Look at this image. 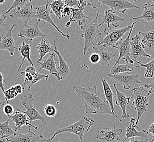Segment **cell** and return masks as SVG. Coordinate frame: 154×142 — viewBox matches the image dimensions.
I'll return each instance as SVG.
<instances>
[{
	"label": "cell",
	"instance_id": "cell-1",
	"mask_svg": "<svg viewBox=\"0 0 154 142\" xmlns=\"http://www.w3.org/2000/svg\"><path fill=\"white\" fill-rule=\"evenodd\" d=\"M73 88L84 104L86 114H108L113 115L122 122V119L113 113L105 96L98 91L95 85L85 88L73 84Z\"/></svg>",
	"mask_w": 154,
	"mask_h": 142
},
{
	"label": "cell",
	"instance_id": "cell-2",
	"mask_svg": "<svg viewBox=\"0 0 154 142\" xmlns=\"http://www.w3.org/2000/svg\"><path fill=\"white\" fill-rule=\"evenodd\" d=\"M94 122L95 120L94 119L84 116L79 121L71 125L58 129L50 138L46 140H41L39 142H54V138L57 134L65 132L73 133L79 138L80 141H82L84 134L89 132L90 129L94 124Z\"/></svg>",
	"mask_w": 154,
	"mask_h": 142
},
{
	"label": "cell",
	"instance_id": "cell-3",
	"mask_svg": "<svg viewBox=\"0 0 154 142\" xmlns=\"http://www.w3.org/2000/svg\"><path fill=\"white\" fill-rule=\"evenodd\" d=\"M99 11L97 12L96 18L88 24H85L80 27L82 37L84 39V47L83 49V54L85 56L88 55L90 48L96 39L100 37L102 40V33L99 30L98 24V18L99 16Z\"/></svg>",
	"mask_w": 154,
	"mask_h": 142
},
{
	"label": "cell",
	"instance_id": "cell-4",
	"mask_svg": "<svg viewBox=\"0 0 154 142\" xmlns=\"http://www.w3.org/2000/svg\"><path fill=\"white\" fill-rule=\"evenodd\" d=\"M132 96L134 101L131 104L135 106V109L137 113V118L135 126L138 127L139 119L144 113L147 112V107L149 106V93L148 91L145 90L144 86H139L132 89Z\"/></svg>",
	"mask_w": 154,
	"mask_h": 142
},
{
	"label": "cell",
	"instance_id": "cell-5",
	"mask_svg": "<svg viewBox=\"0 0 154 142\" xmlns=\"http://www.w3.org/2000/svg\"><path fill=\"white\" fill-rule=\"evenodd\" d=\"M26 88L24 87V90L23 92L19 95V98L21 101V103L23 106L25 108L26 110L23 111L18 108V110L25 114L29 119V121L31 124V122L35 120H40L42 123L45 124V120L43 117L40 114L38 111L36 110L35 107L33 106V96L30 92Z\"/></svg>",
	"mask_w": 154,
	"mask_h": 142
},
{
	"label": "cell",
	"instance_id": "cell-6",
	"mask_svg": "<svg viewBox=\"0 0 154 142\" xmlns=\"http://www.w3.org/2000/svg\"><path fill=\"white\" fill-rule=\"evenodd\" d=\"M132 26V25L125 26L123 28L116 30L112 29L107 33L106 36L103 39H102L101 41L98 42L96 45H102L105 48L112 47L114 49L118 42L124 36L125 34L130 31Z\"/></svg>",
	"mask_w": 154,
	"mask_h": 142
},
{
	"label": "cell",
	"instance_id": "cell-7",
	"mask_svg": "<svg viewBox=\"0 0 154 142\" xmlns=\"http://www.w3.org/2000/svg\"><path fill=\"white\" fill-rule=\"evenodd\" d=\"M136 23L137 21H134L132 24V26L130 31H129L130 32L128 37H126V39L124 40L122 39L120 41H119L118 42V43L114 48V49L116 48L117 49V51H118L119 53V58L116 60V61L115 65L119 64L120 60L122 58L125 60L126 63L134 65V61L130 58V36L134 29V26Z\"/></svg>",
	"mask_w": 154,
	"mask_h": 142
},
{
	"label": "cell",
	"instance_id": "cell-8",
	"mask_svg": "<svg viewBox=\"0 0 154 142\" xmlns=\"http://www.w3.org/2000/svg\"><path fill=\"white\" fill-rule=\"evenodd\" d=\"M107 76L115 80L116 85H122L125 90H129L135 84L141 83L138 79L139 74H131L129 72H125L118 74H107Z\"/></svg>",
	"mask_w": 154,
	"mask_h": 142
},
{
	"label": "cell",
	"instance_id": "cell-9",
	"mask_svg": "<svg viewBox=\"0 0 154 142\" xmlns=\"http://www.w3.org/2000/svg\"><path fill=\"white\" fill-rule=\"evenodd\" d=\"M9 17L13 19H19L23 21L24 26L28 25V23L31 21L33 18H36V11H34L33 8L32 1L27 3L24 7L15 9Z\"/></svg>",
	"mask_w": 154,
	"mask_h": 142
},
{
	"label": "cell",
	"instance_id": "cell-10",
	"mask_svg": "<svg viewBox=\"0 0 154 142\" xmlns=\"http://www.w3.org/2000/svg\"><path fill=\"white\" fill-rule=\"evenodd\" d=\"M130 58L134 62V60L140 57L150 58V55L146 53L144 51L145 46L142 43V37L137 34L130 39Z\"/></svg>",
	"mask_w": 154,
	"mask_h": 142
},
{
	"label": "cell",
	"instance_id": "cell-11",
	"mask_svg": "<svg viewBox=\"0 0 154 142\" xmlns=\"http://www.w3.org/2000/svg\"><path fill=\"white\" fill-rule=\"evenodd\" d=\"M122 131V129L117 128L116 126H114L112 130H110L109 127L107 126L105 130H101L96 134L95 137V138L100 140L101 142H122L120 136Z\"/></svg>",
	"mask_w": 154,
	"mask_h": 142
},
{
	"label": "cell",
	"instance_id": "cell-12",
	"mask_svg": "<svg viewBox=\"0 0 154 142\" xmlns=\"http://www.w3.org/2000/svg\"><path fill=\"white\" fill-rule=\"evenodd\" d=\"M49 3H50L49 1H46V5L45 6H38L36 7L35 8L36 18L40 20H43L47 22L49 24H51L54 27L57 29V31L61 34L62 36L65 37L67 39H70L71 36L69 35V34L68 33L65 34L62 32V31L58 28V27L54 23L53 19L51 18V12H49L48 10V7H49Z\"/></svg>",
	"mask_w": 154,
	"mask_h": 142
},
{
	"label": "cell",
	"instance_id": "cell-13",
	"mask_svg": "<svg viewBox=\"0 0 154 142\" xmlns=\"http://www.w3.org/2000/svg\"><path fill=\"white\" fill-rule=\"evenodd\" d=\"M41 21L38 20L35 23L32 25H27L25 26L24 29L20 30L18 33V37L27 39L29 41H32L34 39L38 37H45V35L39 29L38 24Z\"/></svg>",
	"mask_w": 154,
	"mask_h": 142
},
{
	"label": "cell",
	"instance_id": "cell-14",
	"mask_svg": "<svg viewBox=\"0 0 154 142\" xmlns=\"http://www.w3.org/2000/svg\"><path fill=\"white\" fill-rule=\"evenodd\" d=\"M134 1L129 2L128 1H110V0H101L102 4L109 7L110 9L114 12H120L124 14L128 9L139 8V6H137Z\"/></svg>",
	"mask_w": 154,
	"mask_h": 142
},
{
	"label": "cell",
	"instance_id": "cell-15",
	"mask_svg": "<svg viewBox=\"0 0 154 142\" xmlns=\"http://www.w3.org/2000/svg\"><path fill=\"white\" fill-rule=\"evenodd\" d=\"M18 26V25L13 24L9 30L0 37V50L8 51L11 56H13L15 49H18L15 47L14 39L12 35L13 29Z\"/></svg>",
	"mask_w": 154,
	"mask_h": 142
},
{
	"label": "cell",
	"instance_id": "cell-16",
	"mask_svg": "<svg viewBox=\"0 0 154 142\" xmlns=\"http://www.w3.org/2000/svg\"><path fill=\"white\" fill-rule=\"evenodd\" d=\"M124 21V19L116 15V13L112 11L111 9H107L105 11L102 17V22L98 24V27L100 26L103 24H107V27L104 30V33L106 35L107 33L112 29V25L115 27H118L120 23Z\"/></svg>",
	"mask_w": 154,
	"mask_h": 142
},
{
	"label": "cell",
	"instance_id": "cell-17",
	"mask_svg": "<svg viewBox=\"0 0 154 142\" xmlns=\"http://www.w3.org/2000/svg\"><path fill=\"white\" fill-rule=\"evenodd\" d=\"M86 6H87L86 1H79V5L77 8H72V14L69 20L66 24V27H69L73 21L77 22L80 27L86 24L85 21L88 17L84 13V9Z\"/></svg>",
	"mask_w": 154,
	"mask_h": 142
},
{
	"label": "cell",
	"instance_id": "cell-18",
	"mask_svg": "<svg viewBox=\"0 0 154 142\" xmlns=\"http://www.w3.org/2000/svg\"><path fill=\"white\" fill-rule=\"evenodd\" d=\"M8 118L9 120H11L12 122H14L15 124L14 131L16 133L17 131H20L21 128L24 125L28 126L30 127H33L36 130H38V126H35L30 123L29 121V119L27 118V116L24 113L20 112L18 110V108H16V112L12 116H8Z\"/></svg>",
	"mask_w": 154,
	"mask_h": 142
},
{
	"label": "cell",
	"instance_id": "cell-19",
	"mask_svg": "<svg viewBox=\"0 0 154 142\" xmlns=\"http://www.w3.org/2000/svg\"><path fill=\"white\" fill-rule=\"evenodd\" d=\"M136 122V118H132L130 122L126 124V137L122 142H125L127 139L133 137H139L143 139H146L148 137L150 134L147 132V131L142 130L140 132L137 131L136 128H139V127L135 126Z\"/></svg>",
	"mask_w": 154,
	"mask_h": 142
},
{
	"label": "cell",
	"instance_id": "cell-20",
	"mask_svg": "<svg viewBox=\"0 0 154 142\" xmlns=\"http://www.w3.org/2000/svg\"><path fill=\"white\" fill-rule=\"evenodd\" d=\"M43 138L42 134L37 135L31 131V127H29L28 132L22 134L20 133H16L14 136L6 138V142H39Z\"/></svg>",
	"mask_w": 154,
	"mask_h": 142
},
{
	"label": "cell",
	"instance_id": "cell-21",
	"mask_svg": "<svg viewBox=\"0 0 154 142\" xmlns=\"http://www.w3.org/2000/svg\"><path fill=\"white\" fill-rule=\"evenodd\" d=\"M113 87L116 90V103L117 106H120L122 112V117L123 119H127L129 118L130 115L129 113L126 112V107L129 104H131L130 100L132 97H126V94L122 93V92L119 91L118 89L116 88V85L114 83L113 84Z\"/></svg>",
	"mask_w": 154,
	"mask_h": 142
},
{
	"label": "cell",
	"instance_id": "cell-22",
	"mask_svg": "<svg viewBox=\"0 0 154 142\" xmlns=\"http://www.w3.org/2000/svg\"><path fill=\"white\" fill-rule=\"evenodd\" d=\"M54 51L57 54L59 60V66L57 68V74L59 76V80H61L65 79L66 78H67L70 74V70L67 63L66 62L65 60L63 59L61 55L60 54L59 51L57 49V46L55 45V42L54 41Z\"/></svg>",
	"mask_w": 154,
	"mask_h": 142
},
{
	"label": "cell",
	"instance_id": "cell-23",
	"mask_svg": "<svg viewBox=\"0 0 154 142\" xmlns=\"http://www.w3.org/2000/svg\"><path fill=\"white\" fill-rule=\"evenodd\" d=\"M54 57L55 54H51L48 58L42 61L43 62H38L37 61L36 63L41 66L39 71L43 69H46L50 72L51 75L57 77V80H59V76L57 71V62L54 60Z\"/></svg>",
	"mask_w": 154,
	"mask_h": 142
},
{
	"label": "cell",
	"instance_id": "cell-24",
	"mask_svg": "<svg viewBox=\"0 0 154 142\" xmlns=\"http://www.w3.org/2000/svg\"><path fill=\"white\" fill-rule=\"evenodd\" d=\"M37 49L38 51L39 58L37 61L41 62L43 57H45L47 54H53L54 45H51V43L48 41L45 37H41V41L38 44L37 46Z\"/></svg>",
	"mask_w": 154,
	"mask_h": 142
},
{
	"label": "cell",
	"instance_id": "cell-25",
	"mask_svg": "<svg viewBox=\"0 0 154 142\" xmlns=\"http://www.w3.org/2000/svg\"><path fill=\"white\" fill-rule=\"evenodd\" d=\"M93 49L95 51V53H97L100 57L99 63L101 64V65L108 66L114 61V58L116 55V54L110 52L109 51H105L103 48L98 49L96 47H94Z\"/></svg>",
	"mask_w": 154,
	"mask_h": 142
},
{
	"label": "cell",
	"instance_id": "cell-26",
	"mask_svg": "<svg viewBox=\"0 0 154 142\" xmlns=\"http://www.w3.org/2000/svg\"><path fill=\"white\" fill-rule=\"evenodd\" d=\"M142 7L144 8V11L142 15L138 17H134L132 16V19L134 20L144 19L149 23L154 21V5L151 4L149 1H148L143 5Z\"/></svg>",
	"mask_w": 154,
	"mask_h": 142
},
{
	"label": "cell",
	"instance_id": "cell-27",
	"mask_svg": "<svg viewBox=\"0 0 154 142\" xmlns=\"http://www.w3.org/2000/svg\"><path fill=\"white\" fill-rule=\"evenodd\" d=\"M19 53H20L21 55L23 57V60L21 61L20 65L18 68V71L20 70L21 67H22L23 65L24 64V60L26 59L27 62H29L31 66L34 67V65L33 63L32 60L31 59L30 55H31V45L29 43H27L25 42H23L18 49Z\"/></svg>",
	"mask_w": 154,
	"mask_h": 142
},
{
	"label": "cell",
	"instance_id": "cell-28",
	"mask_svg": "<svg viewBox=\"0 0 154 142\" xmlns=\"http://www.w3.org/2000/svg\"><path fill=\"white\" fill-rule=\"evenodd\" d=\"M101 79L102 85H103V88L104 96L106 98L107 102L109 104L110 106L113 113L114 114H116L114 103H113V99H114V96H116V95L113 94V92L112 91V89H111V86H110L109 84L108 83H107L106 80L102 77H101Z\"/></svg>",
	"mask_w": 154,
	"mask_h": 142
},
{
	"label": "cell",
	"instance_id": "cell-29",
	"mask_svg": "<svg viewBox=\"0 0 154 142\" xmlns=\"http://www.w3.org/2000/svg\"><path fill=\"white\" fill-rule=\"evenodd\" d=\"M37 73L36 68L32 66H29L26 69V71L21 72V75L24 76L25 81L23 85V87L26 86L27 89L31 91V88L32 87V82L33 75Z\"/></svg>",
	"mask_w": 154,
	"mask_h": 142
},
{
	"label": "cell",
	"instance_id": "cell-30",
	"mask_svg": "<svg viewBox=\"0 0 154 142\" xmlns=\"http://www.w3.org/2000/svg\"><path fill=\"white\" fill-rule=\"evenodd\" d=\"M24 90V88L20 84H17L12 86L7 90L4 93L6 103H8V101L13 100L14 98L21 95Z\"/></svg>",
	"mask_w": 154,
	"mask_h": 142
},
{
	"label": "cell",
	"instance_id": "cell-31",
	"mask_svg": "<svg viewBox=\"0 0 154 142\" xmlns=\"http://www.w3.org/2000/svg\"><path fill=\"white\" fill-rule=\"evenodd\" d=\"M49 6L51 8V13H53L56 15V18L61 19L63 18V12L65 8V4L63 1H50Z\"/></svg>",
	"mask_w": 154,
	"mask_h": 142
},
{
	"label": "cell",
	"instance_id": "cell-32",
	"mask_svg": "<svg viewBox=\"0 0 154 142\" xmlns=\"http://www.w3.org/2000/svg\"><path fill=\"white\" fill-rule=\"evenodd\" d=\"M9 119L6 122L0 123V137L2 138L6 139L13 136L16 132L9 124Z\"/></svg>",
	"mask_w": 154,
	"mask_h": 142
},
{
	"label": "cell",
	"instance_id": "cell-33",
	"mask_svg": "<svg viewBox=\"0 0 154 142\" xmlns=\"http://www.w3.org/2000/svg\"><path fill=\"white\" fill-rule=\"evenodd\" d=\"M134 69V65L126 63L124 65H114L113 67L111 68L110 72L112 74H118L123 73L125 72H131Z\"/></svg>",
	"mask_w": 154,
	"mask_h": 142
},
{
	"label": "cell",
	"instance_id": "cell-34",
	"mask_svg": "<svg viewBox=\"0 0 154 142\" xmlns=\"http://www.w3.org/2000/svg\"><path fill=\"white\" fill-rule=\"evenodd\" d=\"M139 35L143 36L142 43L146 44L150 50L154 47V30L148 32H140L138 31Z\"/></svg>",
	"mask_w": 154,
	"mask_h": 142
},
{
	"label": "cell",
	"instance_id": "cell-35",
	"mask_svg": "<svg viewBox=\"0 0 154 142\" xmlns=\"http://www.w3.org/2000/svg\"><path fill=\"white\" fill-rule=\"evenodd\" d=\"M134 61L136 62L139 64V66H137V68L138 67H145L146 68V72H145L144 76L146 78H153L154 76V58L151 60L150 62H148L146 64H143L142 63L134 60Z\"/></svg>",
	"mask_w": 154,
	"mask_h": 142
},
{
	"label": "cell",
	"instance_id": "cell-36",
	"mask_svg": "<svg viewBox=\"0 0 154 142\" xmlns=\"http://www.w3.org/2000/svg\"><path fill=\"white\" fill-rule=\"evenodd\" d=\"M43 110L46 116L49 118H53L57 116V110L56 107L51 104H45Z\"/></svg>",
	"mask_w": 154,
	"mask_h": 142
},
{
	"label": "cell",
	"instance_id": "cell-37",
	"mask_svg": "<svg viewBox=\"0 0 154 142\" xmlns=\"http://www.w3.org/2000/svg\"><path fill=\"white\" fill-rule=\"evenodd\" d=\"M31 1H29V0H14V2H13L11 6L9 7L8 10L5 13V15L6 14H7L10 12V11L13 9H16L18 8H20L24 6H25L29 2H30Z\"/></svg>",
	"mask_w": 154,
	"mask_h": 142
},
{
	"label": "cell",
	"instance_id": "cell-38",
	"mask_svg": "<svg viewBox=\"0 0 154 142\" xmlns=\"http://www.w3.org/2000/svg\"><path fill=\"white\" fill-rule=\"evenodd\" d=\"M3 111L4 113L8 116L13 115L14 112V109L11 104L6 103L3 106Z\"/></svg>",
	"mask_w": 154,
	"mask_h": 142
},
{
	"label": "cell",
	"instance_id": "cell-39",
	"mask_svg": "<svg viewBox=\"0 0 154 142\" xmlns=\"http://www.w3.org/2000/svg\"><path fill=\"white\" fill-rule=\"evenodd\" d=\"M86 4L88 6L91 7L93 8H100L101 6L102 2L101 1H97V0H89L86 1Z\"/></svg>",
	"mask_w": 154,
	"mask_h": 142
},
{
	"label": "cell",
	"instance_id": "cell-40",
	"mask_svg": "<svg viewBox=\"0 0 154 142\" xmlns=\"http://www.w3.org/2000/svg\"><path fill=\"white\" fill-rule=\"evenodd\" d=\"M89 60L93 64H96L100 62V57L99 55L96 53H92L90 57H89Z\"/></svg>",
	"mask_w": 154,
	"mask_h": 142
},
{
	"label": "cell",
	"instance_id": "cell-41",
	"mask_svg": "<svg viewBox=\"0 0 154 142\" xmlns=\"http://www.w3.org/2000/svg\"><path fill=\"white\" fill-rule=\"evenodd\" d=\"M65 6L70 8H73V6H78L79 5V1L77 0H66L63 1Z\"/></svg>",
	"mask_w": 154,
	"mask_h": 142
},
{
	"label": "cell",
	"instance_id": "cell-42",
	"mask_svg": "<svg viewBox=\"0 0 154 142\" xmlns=\"http://www.w3.org/2000/svg\"><path fill=\"white\" fill-rule=\"evenodd\" d=\"M7 17L5 14H2L0 13V27L2 26H7L9 23L6 21Z\"/></svg>",
	"mask_w": 154,
	"mask_h": 142
},
{
	"label": "cell",
	"instance_id": "cell-43",
	"mask_svg": "<svg viewBox=\"0 0 154 142\" xmlns=\"http://www.w3.org/2000/svg\"><path fill=\"white\" fill-rule=\"evenodd\" d=\"M72 8H70V7L65 6V8L63 9V17H66V16L71 17L72 14Z\"/></svg>",
	"mask_w": 154,
	"mask_h": 142
},
{
	"label": "cell",
	"instance_id": "cell-44",
	"mask_svg": "<svg viewBox=\"0 0 154 142\" xmlns=\"http://www.w3.org/2000/svg\"><path fill=\"white\" fill-rule=\"evenodd\" d=\"M144 88H149L150 90L149 91V93L150 95L152 93H154V80L150 83H146L144 85Z\"/></svg>",
	"mask_w": 154,
	"mask_h": 142
},
{
	"label": "cell",
	"instance_id": "cell-45",
	"mask_svg": "<svg viewBox=\"0 0 154 142\" xmlns=\"http://www.w3.org/2000/svg\"><path fill=\"white\" fill-rule=\"evenodd\" d=\"M5 79H4V76L0 72V89L3 92V94L5 93V85H4V82H5Z\"/></svg>",
	"mask_w": 154,
	"mask_h": 142
},
{
	"label": "cell",
	"instance_id": "cell-46",
	"mask_svg": "<svg viewBox=\"0 0 154 142\" xmlns=\"http://www.w3.org/2000/svg\"><path fill=\"white\" fill-rule=\"evenodd\" d=\"M145 139L139 137H133L130 138V140L129 142H144Z\"/></svg>",
	"mask_w": 154,
	"mask_h": 142
},
{
	"label": "cell",
	"instance_id": "cell-47",
	"mask_svg": "<svg viewBox=\"0 0 154 142\" xmlns=\"http://www.w3.org/2000/svg\"><path fill=\"white\" fill-rule=\"evenodd\" d=\"M147 132L150 134L154 136V122L150 125L148 130L147 131Z\"/></svg>",
	"mask_w": 154,
	"mask_h": 142
},
{
	"label": "cell",
	"instance_id": "cell-48",
	"mask_svg": "<svg viewBox=\"0 0 154 142\" xmlns=\"http://www.w3.org/2000/svg\"><path fill=\"white\" fill-rule=\"evenodd\" d=\"M144 142H154V136L149 134L148 137L145 139Z\"/></svg>",
	"mask_w": 154,
	"mask_h": 142
},
{
	"label": "cell",
	"instance_id": "cell-49",
	"mask_svg": "<svg viewBox=\"0 0 154 142\" xmlns=\"http://www.w3.org/2000/svg\"><path fill=\"white\" fill-rule=\"evenodd\" d=\"M6 1L5 0H0V5H3V3H5Z\"/></svg>",
	"mask_w": 154,
	"mask_h": 142
},
{
	"label": "cell",
	"instance_id": "cell-50",
	"mask_svg": "<svg viewBox=\"0 0 154 142\" xmlns=\"http://www.w3.org/2000/svg\"><path fill=\"white\" fill-rule=\"evenodd\" d=\"M6 103V101H3V102H0V105L1 104V105H3V106H4V105H5Z\"/></svg>",
	"mask_w": 154,
	"mask_h": 142
},
{
	"label": "cell",
	"instance_id": "cell-51",
	"mask_svg": "<svg viewBox=\"0 0 154 142\" xmlns=\"http://www.w3.org/2000/svg\"><path fill=\"white\" fill-rule=\"evenodd\" d=\"M0 142H5V141H3V140H1Z\"/></svg>",
	"mask_w": 154,
	"mask_h": 142
},
{
	"label": "cell",
	"instance_id": "cell-52",
	"mask_svg": "<svg viewBox=\"0 0 154 142\" xmlns=\"http://www.w3.org/2000/svg\"><path fill=\"white\" fill-rule=\"evenodd\" d=\"M152 1H153V2H154V0H152Z\"/></svg>",
	"mask_w": 154,
	"mask_h": 142
},
{
	"label": "cell",
	"instance_id": "cell-53",
	"mask_svg": "<svg viewBox=\"0 0 154 142\" xmlns=\"http://www.w3.org/2000/svg\"></svg>",
	"mask_w": 154,
	"mask_h": 142
}]
</instances>
